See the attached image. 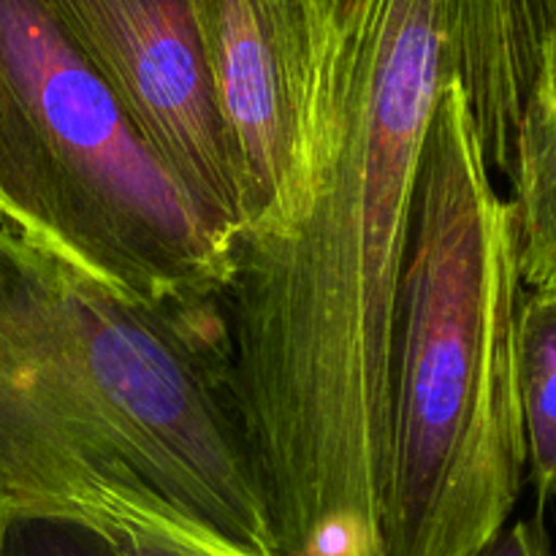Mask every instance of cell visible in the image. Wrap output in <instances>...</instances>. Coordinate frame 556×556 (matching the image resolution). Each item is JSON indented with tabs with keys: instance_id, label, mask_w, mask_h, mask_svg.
Listing matches in <instances>:
<instances>
[{
	"instance_id": "12",
	"label": "cell",
	"mask_w": 556,
	"mask_h": 556,
	"mask_svg": "<svg viewBox=\"0 0 556 556\" xmlns=\"http://www.w3.org/2000/svg\"><path fill=\"white\" fill-rule=\"evenodd\" d=\"M478 556H554V548L546 527L535 516L505 527Z\"/></svg>"
},
{
	"instance_id": "11",
	"label": "cell",
	"mask_w": 556,
	"mask_h": 556,
	"mask_svg": "<svg viewBox=\"0 0 556 556\" xmlns=\"http://www.w3.org/2000/svg\"><path fill=\"white\" fill-rule=\"evenodd\" d=\"M282 25L307 43H318L334 16L345 14L356 0H269Z\"/></svg>"
},
{
	"instance_id": "1",
	"label": "cell",
	"mask_w": 556,
	"mask_h": 556,
	"mask_svg": "<svg viewBox=\"0 0 556 556\" xmlns=\"http://www.w3.org/2000/svg\"><path fill=\"white\" fill-rule=\"evenodd\" d=\"M451 79L445 0H356L318 47L286 199L233 233L223 315L275 556H380L396 291Z\"/></svg>"
},
{
	"instance_id": "10",
	"label": "cell",
	"mask_w": 556,
	"mask_h": 556,
	"mask_svg": "<svg viewBox=\"0 0 556 556\" xmlns=\"http://www.w3.org/2000/svg\"><path fill=\"white\" fill-rule=\"evenodd\" d=\"M98 521L112 530L128 556H250L168 510L123 508Z\"/></svg>"
},
{
	"instance_id": "3",
	"label": "cell",
	"mask_w": 556,
	"mask_h": 556,
	"mask_svg": "<svg viewBox=\"0 0 556 556\" xmlns=\"http://www.w3.org/2000/svg\"><path fill=\"white\" fill-rule=\"evenodd\" d=\"M0 215L157 302H223L233 233L150 150L38 0H0Z\"/></svg>"
},
{
	"instance_id": "5",
	"label": "cell",
	"mask_w": 556,
	"mask_h": 556,
	"mask_svg": "<svg viewBox=\"0 0 556 556\" xmlns=\"http://www.w3.org/2000/svg\"><path fill=\"white\" fill-rule=\"evenodd\" d=\"M188 3L226 125L244 228L286 199L315 60L277 20L269 0Z\"/></svg>"
},
{
	"instance_id": "8",
	"label": "cell",
	"mask_w": 556,
	"mask_h": 556,
	"mask_svg": "<svg viewBox=\"0 0 556 556\" xmlns=\"http://www.w3.org/2000/svg\"><path fill=\"white\" fill-rule=\"evenodd\" d=\"M519 396L527 476L548 503L556 497V291H527L521 302Z\"/></svg>"
},
{
	"instance_id": "6",
	"label": "cell",
	"mask_w": 556,
	"mask_h": 556,
	"mask_svg": "<svg viewBox=\"0 0 556 556\" xmlns=\"http://www.w3.org/2000/svg\"><path fill=\"white\" fill-rule=\"evenodd\" d=\"M445 30L489 166L508 179L521 112L556 33V0H445Z\"/></svg>"
},
{
	"instance_id": "2",
	"label": "cell",
	"mask_w": 556,
	"mask_h": 556,
	"mask_svg": "<svg viewBox=\"0 0 556 556\" xmlns=\"http://www.w3.org/2000/svg\"><path fill=\"white\" fill-rule=\"evenodd\" d=\"M525 282L465 90H440L396 291L380 556H478L527 476Z\"/></svg>"
},
{
	"instance_id": "7",
	"label": "cell",
	"mask_w": 556,
	"mask_h": 556,
	"mask_svg": "<svg viewBox=\"0 0 556 556\" xmlns=\"http://www.w3.org/2000/svg\"><path fill=\"white\" fill-rule=\"evenodd\" d=\"M508 182L521 282L556 291V33L521 112Z\"/></svg>"
},
{
	"instance_id": "9",
	"label": "cell",
	"mask_w": 556,
	"mask_h": 556,
	"mask_svg": "<svg viewBox=\"0 0 556 556\" xmlns=\"http://www.w3.org/2000/svg\"><path fill=\"white\" fill-rule=\"evenodd\" d=\"M0 556H128L109 527L74 510L0 505Z\"/></svg>"
},
{
	"instance_id": "4",
	"label": "cell",
	"mask_w": 556,
	"mask_h": 556,
	"mask_svg": "<svg viewBox=\"0 0 556 556\" xmlns=\"http://www.w3.org/2000/svg\"><path fill=\"white\" fill-rule=\"evenodd\" d=\"M150 150L231 233L239 188L188 0H38Z\"/></svg>"
}]
</instances>
